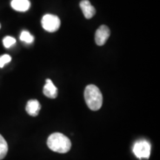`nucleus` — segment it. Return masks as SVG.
<instances>
[{"mask_svg": "<svg viewBox=\"0 0 160 160\" xmlns=\"http://www.w3.org/2000/svg\"><path fill=\"white\" fill-rule=\"evenodd\" d=\"M0 28H1V25H0Z\"/></svg>", "mask_w": 160, "mask_h": 160, "instance_id": "nucleus-14", "label": "nucleus"}, {"mask_svg": "<svg viewBox=\"0 0 160 160\" xmlns=\"http://www.w3.org/2000/svg\"><path fill=\"white\" fill-rule=\"evenodd\" d=\"M26 111L31 117H37L39 114L40 109H41V105L39 101L37 99H31L28 102L26 105Z\"/></svg>", "mask_w": 160, "mask_h": 160, "instance_id": "nucleus-8", "label": "nucleus"}, {"mask_svg": "<svg viewBox=\"0 0 160 160\" xmlns=\"http://www.w3.org/2000/svg\"><path fill=\"white\" fill-rule=\"evenodd\" d=\"M11 7L17 11L25 12L31 7V2L29 0H12Z\"/></svg>", "mask_w": 160, "mask_h": 160, "instance_id": "nucleus-9", "label": "nucleus"}, {"mask_svg": "<svg viewBox=\"0 0 160 160\" xmlns=\"http://www.w3.org/2000/svg\"><path fill=\"white\" fill-rule=\"evenodd\" d=\"M11 61V56L8 54H4L0 57V68H3L5 64L10 62Z\"/></svg>", "mask_w": 160, "mask_h": 160, "instance_id": "nucleus-13", "label": "nucleus"}, {"mask_svg": "<svg viewBox=\"0 0 160 160\" xmlns=\"http://www.w3.org/2000/svg\"><path fill=\"white\" fill-rule=\"evenodd\" d=\"M2 42L6 48H11L12 45H13L16 43V39L15 38L8 36V37L4 38Z\"/></svg>", "mask_w": 160, "mask_h": 160, "instance_id": "nucleus-12", "label": "nucleus"}, {"mask_svg": "<svg viewBox=\"0 0 160 160\" xmlns=\"http://www.w3.org/2000/svg\"><path fill=\"white\" fill-rule=\"evenodd\" d=\"M151 146L146 140H139L135 142L133 147V152L138 159H148L151 155Z\"/></svg>", "mask_w": 160, "mask_h": 160, "instance_id": "nucleus-3", "label": "nucleus"}, {"mask_svg": "<svg viewBox=\"0 0 160 160\" xmlns=\"http://www.w3.org/2000/svg\"><path fill=\"white\" fill-rule=\"evenodd\" d=\"M19 38L20 39H21V41H22L24 42L27 44H31L33 42V40H34L33 36H32L28 31H23L22 32Z\"/></svg>", "mask_w": 160, "mask_h": 160, "instance_id": "nucleus-11", "label": "nucleus"}, {"mask_svg": "<svg viewBox=\"0 0 160 160\" xmlns=\"http://www.w3.org/2000/svg\"><path fill=\"white\" fill-rule=\"evenodd\" d=\"M47 144L51 151L59 153H67L71 148V142L69 138L60 133H54L50 135Z\"/></svg>", "mask_w": 160, "mask_h": 160, "instance_id": "nucleus-1", "label": "nucleus"}, {"mask_svg": "<svg viewBox=\"0 0 160 160\" xmlns=\"http://www.w3.org/2000/svg\"><path fill=\"white\" fill-rule=\"evenodd\" d=\"M61 25L59 18L53 14H46L42 19V26L48 32H56Z\"/></svg>", "mask_w": 160, "mask_h": 160, "instance_id": "nucleus-4", "label": "nucleus"}, {"mask_svg": "<svg viewBox=\"0 0 160 160\" xmlns=\"http://www.w3.org/2000/svg\"><path fill=\"white\" fill-rule=\"evenodd\" d=\"M85 102L92 111H98L102 105V94L94 85H89L85 88L84 93Z\"/></svg>", "mask_w": 160, "mask_h": 160, "instance_id": "nucleus-2", "label": "nucleus"}, {"mask_svg": "<svg viewBox=\"0 0 160 160\" xmlns=\"http://www.w3.org/2000/svg\"><path fill=\"white\" fill-rule=\"evenodd\" d=\"M8 151V146L4 137L0 134V160L4 159Z\"/></svg>", "mask_w": 160, "mask_h": 160, "instance_id": "nucleus-10", "label": "nucleus"}, {"mask_svg": "<svg viewBox=\"0 0 160 160\" xmlns=\"http://www.w3.org/2000/svg\"><path fill=\"white\" fill-rule=\"evenodd\" d=\"M80 8L86 19H91L96 13V10L88 0H82L79 4Z\"/></svg>", "mask_w": 160, "mask_h": 160, "instance_id": "nucleus-7", "label": "nucleus"}, {"mask_svg": "<svg viewBox=\"0 0 160 160\" xmlns=\"http://www.w3.org/2000/svg\"><path fill=\"white\" fill-rule=\"evenodd\" d=\"M111 35V31L106 25H101L95 33V42L99 46L104 45Z\"/></svg>", "mask_w": 160, "mask_h": 160, "instance_id": "nucleus-5", "label": "nucleus"}, {"mask_svg": "<svg viewBox=\"0 0 160 160\" xmlns=\"http://www.w3.org/2000/svg\"><path fill=\"white\" fill-rule=\"evenodd\" d=\"M43 93L50 99H55L57 97V88L53 85V82L51 79H46V83L43 88Z\"/></svg>", "mask_w": 160, "mask_h": 160, "instance_id": "nucleus-6", "label": "nucleus"}]
</instances>
